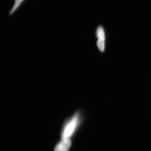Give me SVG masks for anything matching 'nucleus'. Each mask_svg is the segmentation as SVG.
Returning <instances> with one entry per match:
<instances>
[{
	"label": "nucleus",
	"mask_w": 151,
	"mask_h": 151,
	"mask_svg": "<svg viewBox=\"0 0 151 151\" xmlns=\"http://www.w3.org/2000/svg\"><path fill=\"white\" fill-rule=\"evenodd\" d=\"M80 113L76 112L65 124L62 134V138H69L73 134L80 122Z\"/></svg>",
	"instance_id": "obj_1"
},
{
	"label": "nucleus",
	"mask_w": 151,
	"mask_h": 151,
	"mask_svg": "<svg viewBox=\"0 0 151 151\" xmlns=\"http://www.w3.org/2000/svg\"><path fill=\"white\" fill-rule=\"evenodd\" d=\"M71 145L69 138L63 139L55 147V151H68Z\"/></svg>",
	"instance_id": "obj_3"
},
{
	"label": "nucleus",
	"mask_w": 151,
	"mask_h": 151,
	"mask_svg": "<svg viewBox=\"0 0 151 151\" xmlns=\"http://www.w3.org/2000/svg\"><path fill=\"white\" fill-rule=\"evenodd\" d=\"M96 35L97 38V47L100 51L103 52L105 50V35L104 30L102 27L100 26L97 28Z\"/></svg>",
	"instance_id": "obj_2"
},
{
	"label": "nucleus",
	"mask_w": 151,
	"mask_h": 151,
	"mask_svg": "<svg viewBox=\"0 0 151 151\" xmlns=\"http://www.w3.org/2000/svg\"><path fill=\"white\" fill-rule=\"evenodd\" d=\"M23 1L24 0H15L14 5L10 12V14H12L13 13Z\"/></svg>",
	"instance_id": "obj_4"
}]
</instances>
